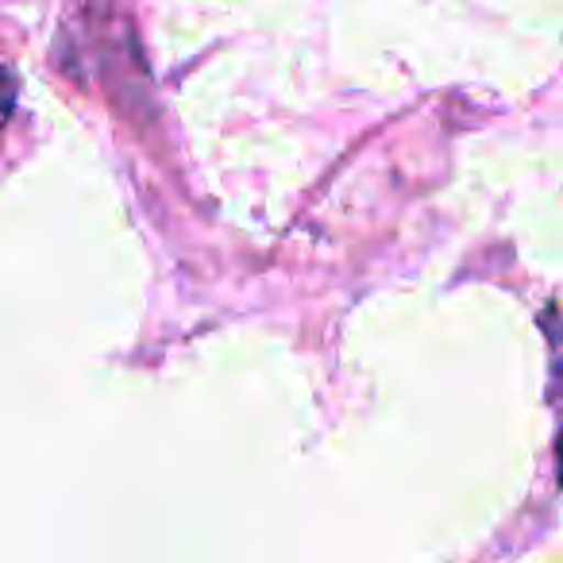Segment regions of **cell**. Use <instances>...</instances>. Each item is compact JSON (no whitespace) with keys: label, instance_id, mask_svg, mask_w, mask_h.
Instances as JSON below:
<instances>
[{"label":"cell","instance_id":"cell-1","mask_svg":"<svg viewBox=\"0 0 563 563\" xmlns=\"http://www.w3.org/2000/svg\"><path fill=\"white\" fill-rule=\"evenodd\" d=\"M16 93H20L16 70H9V66H0V128L9 124L12 109H16Z\"/></svg>","mask_w":563,"mask_h":563}]
</instances>
